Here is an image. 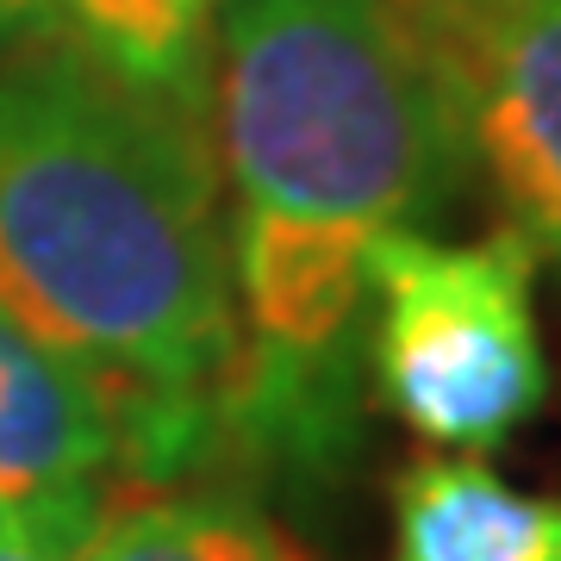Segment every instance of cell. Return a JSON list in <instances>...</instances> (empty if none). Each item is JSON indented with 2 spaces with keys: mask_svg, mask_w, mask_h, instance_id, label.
I'll return each mask as SVG.
<instances>
[{
  "mask_svg": "<svg viewBox=\"0 0 561 561\" xmlns=\"http://www.w3.org/2000/svg\"><path fill=\"white\" fill-rule=\"evenodd\" d=\"M206 131L243 331L219 461L337 481L362 437L368 243L424 231L474 169L456 69L412 0H219Z\"/></svg>",
  "mask_w": 561,
  "mask_h": 561,
  "instance_id": "6da1fadb",
  "label": "cell"
},
{
  "mask_svg": "<svg viewBox=\"0 0 561 561\" xmlns=\"http://www.w3.org/2000/svg\"><path fill=\"white\" fill-rule=\"evenodd\" d=\"M0 306L101 400L144 486L213 468L243 331L206 113L69 38L0 57Z\"/></svg>",
  "mask_w": 561,
  "mask_h": 561,
  "instance_id": "7a4b0ae2",
  "label": "cell"
},
{
  "mask_svg": "<svg viewBox=\"0 0 561 561\" xmlns=\"http://www.w3.org/2000/svg\"><path fill=\"white\" fill-rule=\"evenodd\" d=\"M537 262L512 225L468 243L431 231L368 243V375L387 412L443 456L500 449L549 405Z\"/></svg>",
  "mask_w": 561,
  "mask_h": 561,
  "instance_id": "3957f363",
  "label": "cell"
},
{
  "mask_svg": "<svg viewBox=\"0 0 561 561\" xmlns=\"http://www.w3.org/2000/svg\"><path fill=\"white\" fill-rule=\"evenodd\" d=\"M468 162L505 225L561 268V0H474L443 38Z\"/></svg>",
  "mask_w": 561,
  "mask_h": 561,
  "instance_id": "277c9868",
  "label": "cell"
},
{
  "mask_svg": "<svg viewBox=\"0 0 561 561\" xmlns=\"http://www.w3.org/2000/svg\"><path fill=\"white\" fill-rule=\"evenodd\" d=\"M119 468V437L101 400L25 337L0 306V500L101 493Z\"/></svg>",
  "mask_w": 561,
  "mask_h": 561,
  "instance_id": "5b68a950",
  "label": "cell"
},
{
  "mask_svg": "<svg viewBox=\"0 0 561 561\" xmlns=\"http://www.w3.org/2000/svg\"><path fill=\"white\" fill-rule=\"evenodd\" d=\"M387 561H561V500L474 456H419L393 481Z\"/></svg>",
  "mask_w": 561,
  "mask_h": 561,
  "instance_id": "8992f818",
  "label": "cell"
},
{
  "mask_svg": "<svg viewBox=\"0 0 561 561\" xmlns=\"http://www.w3.org/2000/svg\"><path fill=\"white\" fill-rule=\"evenodd\" d=\"M76 561H306L256 493L243 486L162 481L101 500Z\"/></svg>",
  "mask_w": 561,
  "mask_h": 561,
  "instance_id": "52a82bcc",
  "label": "cell"
},
{
  "mask_svg": "<svg viewBox=\"0 0 561 561\" xmlns=\"http://www.w3.org/2000/svg\"><path fill=\"white\" fill-rule=\"evenodd\" d=\"M62 38L138 94L206 113V44L219 0H50Z\"/></svg>",
  "mask_w": 561,
  "mask_h": 561,
  "instance_id": "ba28073f",
  "label": "cell"
},
{
  "mask_svg": "<svg viewBox=\"0 0 561 561\" xmlns=\"http://www.w3.org/2000/svg\"><path fill=\"white\" fill-rule=\"evenodd\" d=\"M101 493L62 500H0V561H76Z\"/></svg>",
  "mask_w": 561,
  "mask_h": 561,
  "instance_id": "9c48e42d",
  "label": "cell"
},
{
  "mask_svg": "<svg viewBox=\"0 0 561 561\" xmlns=\"http://www.w3.org/2000/svg\"><path fill=\"white\" fill-rule=\"evenodd\" d=\"M50 38H62L50 0H0V57L32 50V44H50Z\"/></svg>",
  "mask_w": 561,
  "mask_h": 561,
  "instance_id": "30bf717a",
  "label": "cell"
},
{
  "mask_svg": "<svg viewBox=\"0 0 561 561\" xmlns=\"http://www.w3.org/2000/svg\"><path fill=\"white\" fill-rule=\"evenodd\" d=\"M468 7H474V0H412V13H419L424 25H431V38H449V32H456V20L461 13H468Z\"/></svg>",
  "mask_w": 561,
  "mask_h": 561,
  "instance_id": "8fae6325",
  "label": "cell"
}]
</instances>
